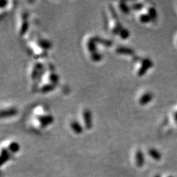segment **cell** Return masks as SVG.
<instances>
[{
  "label": "cell",
  "instance_id": "cb8c5ba5",
  "mask_svg": "<svg viewBox=\"0 0 177 177\" xmlns=\"http://www.w3.org/2000/svg\"><path fill=\"white\" fill-rule=\"evenodd\" d=\"M132 8L134 10H141V9L143 8V4L141 3H134L132 5Z\"/></svg>",
  "mask_w": 177,
  "mask_h": 177
},
{
  "label": "cell",
  "instance_id": "7a4b0ae2",
  "mask_svg": "<svg viewBox=\"0 0 177 177\" xmlns=\"http://www.w3.org/2000/svg\"><path fill=\"white\" fill-rule=\"evenodd\" d=\"M152 66L153 63L149 59H145L142 60V65L138 71V76L140 77L144 76L147 71L148 70L149 68H151Z\"/></svg>",
  "mask_w": 177,
  "mask_h": 177
},
{
  "label": "cell",
  "instance_id": "8992f818",
  "mask_svg": "<svg viewBox=\"0 0 177 177\" xmlns=\"http://www.w3.org/2000/svg\"><path fill=\"white\" fill-rule=\"evenodd\" d=\"M97 42L95 39L94 37L89 38L87 42V48L88 51L91 52V54L94 53V52H97Z\"/></svg>",
  "mask_w": 177,
  "mask_h": 177
},
{
  "label": "cell",
  "instance_id": "52a82bcc",
  "mask_svg": "<svg viewBox=\"0 0 177 177\" xmlns=\"http://www.w3.org/2000/svg\"><path fill=\"white\" fill-rule=\"evenodd\" d=\"M153 99V95L150 92H146L143 94L139 99V104L142 106H144L151 101Z\"/></svg>",
  "mask_w": 177,
  "mask_h": 177
},
{
  "label": "cell",
  "instance_id": "9a60e30c",
  "mask_svg": "<svg viewBox=\"0 0 177 177\" xmlns=\"http://www.w3.org/2000/svg\"><path fill=\"white\" fill-rule=\"evenodd\" d=\"M119 7L121 11L125 14H129L130 13V7L126 4L125 1H120L119 3Z\"/></svg>",
  "mask_w": 177,
  "mask_h": 177
},
{
  "label": "cell",
  "instance_id": "d6986e66",
  "mask_svg": "<svg viewBox=\"0 0 177 177\" xmlns=\"http://www.w3.org/2000/svg\"><path fill=\"white\" fill-rule=\"evenodd\" d=\"M148 15L151 18V20H155L157 18V12L154 7H150L148 10Z\"/></svg>",
  "mask_w": 177,
  "mask_h": 177
},
{
  "label": "cell",
  "instance_id": "30bf717a",
  "mask_svg": "<svg viewBox=\"0 0 177 177\" xmlns=\"http://www.w3.org/2000/svg\"><path fill=\"white\" fill-rule=\"evenodd\" d=\"M7 149L10 154H16L20 150V145L17 142H11L8 144Z\"/></svg>",
  "mask_w": 177,
  "mask_h": 177
},
{
  "label": "cell",
  "instance_id": "603a6c76",
  "mask_svg": "<svg viewBox=\"0 0 177 177\" xmlns=\"http://www.w3.org/2000/svg\"><path fill=\"white\" fill-rule=\"evenodd\" d=\"M140 21L142 23H148L151 20V18L148 14H142L139 17Z\"/></svg>",
  "mask_w": 177,
  "mask_h": 177
},
{
  "label": "cell",
  "instance_id": "ba28073f",
  "mask_svg": "<svg viewBox=\"0 0 177 177\" xmlns=\"http://www.w3.org/2000/svg\"><path fill=\"white\" fill-rule=\"evenodd\" d=\"M70 127L73 133L77 134H80L83 133V128L81 124L77 121H72L70 123Z\"/></svg>",
  "mask_w": 177,
  "mask_h": 177
},
{
  "label": "cell",
  "instance_id": "277c9868",
  "mask_svg": "<svg viewBox=\"0 0 177 177\" xmlns=\"http://www.w3.org/2000/svg\"><path fill=\"white\" fill-rule=\"evenodd\" d=\"M42 69H43V65L39 62H36L34 64L33 69L31 72V78L33 80H38V78L40 75V72Z\"/></svg>",
  "mask_w": 177,
  "mask_h": 177
},
{
  "label": "cell",
  "instance_id": "ffe728a7",
  "mask_svg": "<svg viewBox=\"0 0 177 177\" xmlns=\"http://www.w3.org/2000/svg\"><path fill=\"white\" fill-rule=\"evenodd\" d=\"M49 80L51 83L56 84L57 81H59V76L56 74L54 72H51L49 76Z\"/></svg>",
  "mask_w": 177,
  "mask_h": 177
},
{
  "label": "cell",
  "instance_id": "6da1fadb",
  "mask_svg": "<svg viewBox=\"0 0 177 177\" xmlns=\"http://www.w3.org/2000/svg\"><path fill=\"white\" fill-rule=\"evenodd\" d=\"M38 120L41 128H44L53 122V117L50 114L41 115L38 118Z\"/></svg>",
  "mask_w": 177,
  "mask_h": 177
},
{
  "label": "cell",
  "instance_id": "5bb4252c",
  "mask_svg": "<svg viewBox=\"0 0 177 177\" xmlns=\"http://www.w3.org/2000/svg\"><path fill=\"white\" fill-rule=\"evenodd\" d=\"M55 87V85L52 83H48V84H45L41 87L39 89L41 92L42 93H47V92H49L50 91H51L53 90Z\"/></svg>",
  "mask_w": 177,
  "mask_h": 177
},
{
  "label": "cell",
  "instance_id": "484cf974",
  "mask_svg": "<svg viewBox=\"0 0 177 177\" xmlns=\"http://www.w3.org/2000/svg\"><path fill=\"white\" fill-rule=\"evenodd\" d=\"M175 118H176V120H177V112L175 113Z\"/></svg>",
  "mask_w": 177,
  "mask_h": 177
},
{
  "label": "cell",
  "instance_id": "2e32d148",
  "mask_svg": "<svg viewBox=\"0 0 177 177\" xmlns=\"http://www.w3.org/2000/svg\"><path fill=\"white\" fill-rule=\"evenodd\" d=\"M29 28V23L28 22L27 20H25L23 21V22L22 23V24H21L20 28V35L22 36L24 34L26 31H28Z\"/></svg>",
  "mask_w": 177,
  "mask_h": 177
},
{
  "label": "cell",
  "instance_id": "9c48e42d",
  "mask_svg": "<svg viewBox=\"0 0 177 177\" xmlns=\"http://www.w3.org/2000/svg\"><path fill=\"white\" fill-rule=\"evenodd\" d=\"M115 51L117 52V53L121 54V55H132L134 54V51L131 48L127 47H118L116 49Z\"/></svg>",
  "mask_w": 177,
  "mask_h": 177
},
{
  "label": "cell",
  "instance_id": "44dd1931",
  "mask_svg": "<svg viewBox=\"0 0 177 177\" xmlns=\"http://www.w3.org/2000/svg\"><path fill=\"white\" fill-rule=\"evenodd\" d=\"M149 154L151 157H152L154 159L159 160L161 158V155L159 152L154 149H151L149 150Z\"/></svg>",
  "mask_w": 177,
  "mask_h": 177
},
{
  "label": "cell",
  "instance_id": "7c38bea8",
  "mask_svg": "<svg viewBox=\"0 0 177 177\" xmlns=\"http://www.w3.org/2000/svg\"><path fill=\"white\" fill-rule=\"evenodd\" d=\"M10 154H11L8 151V150L7 148H3L1 149V165L3 164L6 162H7L8 160L10 159Z\"/></svg>",
  "mask_w": 177,
  "mask_h": 177
},
{
  "label": "cell",
  "instance_id": "d4e9b609",
  "mask_svg": "<svg viewBox=\"0 0 177 177\" xmlns=\"http://www.w3.org/2000/svg\"><path fill=\"white\" fill-rule=\"evenodd\" d=\"M8 1H5V0H1V3H0V7H1V8H3L6 6V5L7 4Z\"/></svg>",
  "mask_w": 177,
  "mask_h": 177
},
{
  "label": "cell",
  "instance_id": "4fadbf2b",
  "mask_svg": "<svg viewBox=\"0 0 177 177\" xmlns=\"http://www.w3.org/2000/svg\"><path fill=\"white\" fill-rule=\"evenodd\" d=\"M136 163L138 167H141L144 164V155L142 152L140 150H137L135 154Z\"/></svg>",
  "mask_w": 177,
  "mask_h": 177
},
{
  "label": "cell",
  "instance_id": "8fae6325",
  "mask_svg": "<svg viewBox=\"0 0 177 177\" xmlns=\"http://www.w3.org/2000/svg\"><path fill=\"white\" fill-rule=\"evenodd\" d=\"M37 43L41 48L45 50L49 49L51 47V42L45 39H39L37 41Z\"/></svg>",
  "mask_w": 177,
  "mask_h": 177
},
{
  "label": "cell",
  "instance_id": "5b68a950",
  "mask_svg": "<svg viewBox=\"0 0 177 177\" xmlns=\"http://www.w3.org/2000/svg\"><path fill=\"white\" fill-rule=\"evenodd\" d=\"M18 112L17 110L15 108L10 107L6 108V109L1 110V118H7L10 117H13L17 115Z\"/></svg>",
  "mask_w": 177,
  "mask_h": 177
},
{
  "label": "cell",
  "instance_id": "3957f363",
  "mask_svg": "<svg viewBox=\"0 0 177 177\" xmlns=\"http://www.w3.org/2000/svg\"><path fill=\"white\" fill-rule=\"evenodd\" d=\"M82 116L85 129H91L92 127V114L91 111L88 109L84 110Z\"/></svg>",
  "mask_w": 177,
  "mask_h": 177
},
{
  "label": "cell",
  "instance_id": "e0dca14e",
  "mask_svg": "<svg viewBox=\"0 0 177 177\" xmlns=\"http://www.w3.org/2000/svg\"><path fill=\"white\" fill-rule=\"evenodd\" d=\"M119 36H120V38H121L122 39H127L129 38V36H130V32H129L128 29L122 28L120 31Z\"/></svg>",
  "mask_w": 177,
  "mask_h": 177
},
{
  "label": "cell",
  "instance_id": "ac0fdd59",
  "mask_svg": "<svg viewBox=\"0 0 177 177\" xmlns=\"http://www.w3.org/2000/svg\"><path fill=\"white\" fill-rule=\"evenodd\" d=\"M94 38H95V39H96V41H97V43H101L102 45H105V46L109 47L110 45H112V41H110V40H108V39H104L100 38H99V37H98V36H95Z\"/></svg>",
  "mask_w": 177,
  "mask_h": 177
},
{
  "label": "cell",
  "instance_id": "7402d4cb",
  "mask_svg": "<svg viewBox=\"0 0 177 177\" xmlns=\"http://www.w3.org/2000/svg\"><path fill=\"white\" fill-rule=\"evenodd\" d=\"M102 55L97 52L91 54V59L93 62H99L100 60H102Z\"/></svg>",
  "mask_w": 177,
  "mask_h": 177
}]
</instances>
